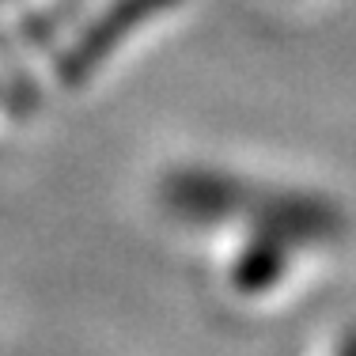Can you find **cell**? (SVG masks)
Wrapping results in <instances>:
<instances>
[{"instance_id": "6da1fadb", "label": "cell", "mask_w": 356, "mask_h": 356, "mask_svg": "<svg viewBox=\"0 0 356 356\" xmlns=\"http://www.w3.org/2000/svg\"><path fill=\"white\" fill-rule=\"evenodd\" d=\"M254 193V182L216 171V167H182L171 171L163 182V205L167 213L186 224H227L239 220Z\"/></svg>"}, {"instance_id": "7a4b0ae2", "label": "cell", "mask_w": 356, "mask_h": 356, "mask_svg": "<svg viewBox=\"0 0 356 356\" xmlns=\"http://www.w3.org/2000/svg\"><path fill=\"white\" fill-rule=\"evenodd\" d=\"M337 356H356V330H353V334L341 341V353H337Z\"/></svg>"}]
</instances>
